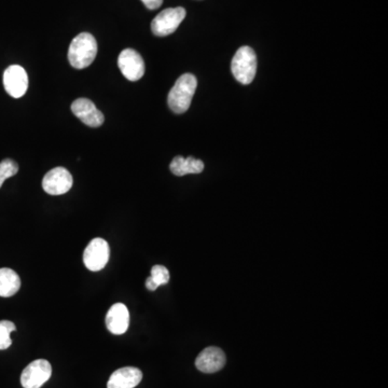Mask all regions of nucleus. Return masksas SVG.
I'll return each instance as SVG.
<instances>
[{
    "instance_id": "f257e3e1",
    "label": "nucleus",
    "mask_w": 388,
    "mask_h": 388,
    "mask_svg": "<svg viewBox=\"0 0 388 388\" xmlns=\"http://www.w3.org/2000/svg\"><path fill=\"white\" fill-rule=\"evenodd\" d=\"M97 42L89 33H81L74 38L68 50V60L76 69L89 67L97 56Z\"/></svg>"
},
{
    "instance_id": "f03ea898",
    "label": "nucleus",
    "mask_w": 388,
    "mask_h": 388,
    "mask_svg": "<svg viewBox=\"0 0 388 388\" xmlns=\"http://www.w3.org/2000/svg\"><path fill=\"white\" fill-rule=\"evenodd\" d=\"M198 87V80L191 74L180 76L169 91L167 103L175 114H183L190 108L194 93Z\"/></svg>"
},
{
    "instance_id": "7ed1b4c3",
    "label": "nucleus",
    "mask_w": 388,
    "mask_h": 388,
    "mask_svg": "<svg viewBox=\"0 0 388 388\" xmlns=\"http://www.w3.org/2000/svg\"><path fill=\"white\" fill-rule=\"evenodd\" d=\"M234 78L242 85L253 83L257 73V56L251 47H242L237 51L231 64Z\"/></svg>"
},
{
    "instance_id": "20e7f679",
    "label": "nucleus",
    "mask_w": 388,
    "mask_h": 388,
    "mask_svg": "<svg viewBox=\"0 0 388 388\" xmlns=\"http://www.w3.org/2000/svg\"><path fill=\"white\" fill-rule=\"evenodd\" d=\"M186 10L183 7L169 8L160 12L151 22V31L155 36L165 37L176 32L179 25L186 17Z\"/></svg>"
},
{
    "instance_id": "39448f33",
    "label": "nucleus",
    "mask_w": 388,
    "mask_h": 388,
    "mask_svg": "<svg viewBox=\"0 0 388 388\" xmlns=\"http://www.w3.org/2000/svg\"><path fill=\"white\" fill-rule=\"evenodd\" d=\"M110 256L108 243L101 237L92 239L83 253V262L92 272L103 270L106 267Z\"/></svg>"
},
{
    "instance_id": "423d86ee",
    "label": "nucleus",
    "mask_w": 388,
    "mask_h": 388,
    "mask_svg": "<svg viewBox=\"0 0 388 388\" xmlns=\"http://www.w3.org/2000/svg\"><path fill=\"white\" fill-rule=\"evenodd\" d=\"M52 376V366L46 360L31 362L23 370L21 384L24 388H40Z\"/></svg>"
},
{
    "instance_id": "0eeeda50",
    "label": "nucleus",
    "mask_w": 388,
    "mask_h": 388,
    "mask_svg": "<svg viewBox=\"0 0 388 388\" xmlns=\"http://www.w3.org/2000/svg\"><path fill=\"white\" fill-rule=\"evenodd\" d=\"M71 174L65 167H56L46 174L42 180V188L51 196L65 194L73 187Z\"/></svg>"
},
{
    "instance_id": "6e6552de",
    "label": "nucleus",
    "mask_w": 388,
    "mask_h": 388,
    "mask_svg": "<svg viewBox=\"0 0 388 388\" xmlns=\"http://www.w3.org/2000/svg\"><path fill=\"white\" fill-rule=\"evenodd\" d=\"M121 73L130 81H138L145 74V62L137 51L126 49L118 58Z\"/></svg>"
},
{
    "instance_id": "1a4fd4ad",
    "label": "nucleus",
    "mask_w": 388,
    "mask_h": 388,
    "mask_svg": "<svg viewBox=\"0 0 388 388\" xmlns=\"http://www.w3.org/2000/svg\"><path fill=\"white\" fill-rule=\"evenodd\" d=\"M3 85L10 96L15 99L24 96L28 89V76L22 66L12 65L3 74Z\"/></svg>"
},
{
    "instance_id": "9d476101",
    "label": "nucleus",
    "mask_w": 388,
    "mask_h": 388,
    "mask_svg": "<svg viewBox=\"0 0 388 388\" xmlns=\"http://www.w3.org/2000/svg\"><path fill=\"white\" fill-rule=\"evenodd\" d=\"M71 111L78 119L90 128H99L104 124V115L101 114L94 103L90 99H76L71 104Z\"/></svg>"
},
{
    "instance_id": "9b49d317",
    "label": "nucleus",
    "mask_w": 388,
    "mask_h": 388,
    "mask_svg": "<svg viewBox=\"0 0 388 388\" xmlns=\"http://www.w3.org/2000/svg\"><path fill=\"white\" fill-rule=\"evenodd\" d=\"M226 364V355L219 347L210 346L202 351L196 360V366L204 373H215Z\"/></svg>"
},
{
    "instance_id": "f8f14e48",
    "label": "nucleus",
    "mask_w": 388,
    "mask_h": 388,
    "mask_svg": "<svg viewBox=\"0 0 388 388\" xmlns=\"http://www.w3.org/2000/svg\"><path fill=\"white\" fill-rule=\"evenodd\" d=\"M107 328L112 335H124L130 326V312L124 303H116L111 306L106 315Z\"/></svg>"
},
{
    "instance_id": "ddd939ff",
    "label": "nucleus",
    "mask_w": 388,
    "mask_h": 388,
    "mask_svg": "<svg viewBox=\"0 0 388 388\" xmlns=\"http://www.w3.org/2000/svg\"><path fill=\"white\" fill-rule=\"evenodd\" d=\"M142 372L135 366H124L109 378L107 388H134L142 382Z\"/></svg>"
},
{
    "instance_id": "4468645a",
    "label": "nucleus",
    "mask_w": 388,
    "mask_h": 388,
    "mask_svg": "<svg viewBox=\"0 0 388 388\" xmlns=\"http://www.w3.org/2000/svg\"><path fill=\"white\" fill-rule=\"evenodd\" d=\"M171 173L176 176H185L188 174H200L204 169V163L196 158H183L180 155L174 158L169 165Z\"/></svg>"
},
{
    "instance_id": "2eb2a0df",
    "label": "nucleus",
    "mask_w": 388,
    "mask_h": 388,
    "mask_svg": "<svg viewBox=\"0 0 388 388\" xmlns=\"http://www.w3.org/2000/svg\"><path fill=\"white\" fill-rule=\"evenodd\" d=\"M21 288V278L12 269H0V297H12Z\"/></svg>"
},
{
    "instance_id": "dca6fc26",
    "label": "nucleus",
    "mask_w": 388,
    "mask_h": 388,
    "mask_svg": "<svg viewBox=\"0 0 388 388\" xmlns=\"http://www.w3.org/2000/svg\"><path fill=\"white\" fill-rule=\"evenodd\" d=\"M169 282V272L163 265H155L151 269V276L146 280V287L150 292H155L159 286Z\"/></svg>"
},
{
    "instance_id": "f3484780",
    "label": "nucleus",
    "mask_w": 388,
    "mask_h": 388,
    "mask_svg": "<svg viewBox=\"0 0 388 388\" xmlns=\"http://www.w3.org/2000/svg\"><path fill=\"white\" fill-rule=\"evenodd\" d=\"M15 330L17 327L12 321H0V351L7 350L11 346V333Z\"/></svg>"
},
{
    "instance_id": "a211bd4d",
    "label": "nucleus",
    "mask_w": 388,
    "mask_h": 388,
    "mask_svg": "<svg viewBox=\"0 0 388 388\" xmlns=\"http://www.w3.org/2000/svg\"><path fill=\"white\" fill-rule=\"evenodd\" d=\"M17 171H19V165L13 160L6 159L0 162V188L3 187L6 179L15 176Z\"/></svg>"
},
{
    "instance_id": "6ab92c4d",
    "label": "nucleus",
    "mask_w": 388,
    "mask_h": 388,
    "mask_svg": "<svg viewBox=\"0 0 388 388\" xmlns=\"http://www.w3.org/2000/svg\"><path fill=\"white\" fill-rule=\"evenodd\" d=\"M142 3L149 10H155L161 7L163 0H142Z\"/></svg>"
}]
</instances>
